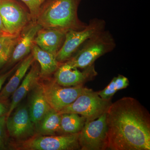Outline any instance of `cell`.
I'll return each mask as SVG.
<instances>
[{"label":"cell","mask_w":150,"mask_h":150,"mask_svg":"<svg viewBox=\"0 0 150 150\" xmlns=\"http://www.w3.org/2000/svg\"><path fill=\"white\" fill-rule=\"evenodd\" d=\"M67 31L54 28H42L35 36L34 43L56 58L64 42Z\"/></svg>","instance_id":"13"},{"label":"cell","mask_w":150,"mask_h":150,"mask_svg":"<svg viewBox=\"0 0 150 150\" xmlns=\"http://www.w3.org/2000/svg\"><path fill=\"white\" fill-rule=\"evenodd\" d=\"M82 0H47L41 6L36 22L42 28L66 30L83 29L87 23L80 20L78 10Z\"/></svg>","instance_id":"2"},{"label":"cell","mask_w":150,"mask_h":150,"mask_svg":"<svg viewBox=\"0 0 150 150\" xmlns=\"http://www.w3.org/2000/svg\"><path fill=\"white\" fill-rule=\"evenodd\" d=\"M31 91L28 109L30 119L35 125L51 108L45 98L39 80Z\"/></svg>","instance_id":"15"},{"label":"cell","mask_w":150,"mask_h":150,"mask_svg":"<svg viewBox=\"0 0 150 150\" xmlns=\"http://www.w3.org/2000/svg\"><path fill=\"white\" fill-rule=\"evenodd\" d=\"M6 101L0 100V118L4 115H6L8 111L9 107L6 103Z\"/></svg>","instance_id":"25"},{"label":"cell","mask_w":150,"mask_h":150,"mask_svg":"<svg viewBox=\"0 0 150 150\" xmlns=\"http://www.w3.org/2000/svg\"><path fill=\"white\" fill-rule=\"evenodd\" d=\"M108 149L150 150V115L138 100L125 97L107 111Z\"/></svg>","instance_id":"1"},{"label":"cell","mask_w":150,"mask_h":150,"mask_svg":"<svg viewBox=\"0 0 150 150\" xmlns=\"http://www.w3.org/2000/svg\"><path fill=\"white\" fill-rule=\"evenodd\" d=\"M115 47L113 35L109 30L105 29L86 40L65 63L78 69H84L93 64L100 57L113 51Z\"/></svg>","instance_id":"3"},{"label":"cell","mask_w":150,"mask_h":150,"mask_svg":"<svg viewBox=\"0 0 150 150\" xmlns=\"http://www.w3.org/2000/svg\"><path fill=\"white\" fill-rule=\"evenodd\" d=\"M129 85L128 78L119 74L113 78L108 85L102 90L98 92V93L103 99L111 100L118 91L126 88Z\"/></svg>","instance_id":"21"},{"label":"cell","mask_w":150,"mask_h":150,"mask_svg":"<svg viewBox=\"0 0 150 150\" xmlns=\"http://www.w3.org/2000/svg\"><path fill=\"white\" fill-rule=\"evenodd\" d=\"M31 53L40 66V77H50L62 64L57 62L55 56L43 51L35 43L32 46Z\"/></svg>","instance_id":"17"},{"label":"cell","mask_w":150,"mask_h":150,"mask_svg":"<svg viewBox=\"0 0 150 150\" xmlns=\"http://www.w3.org/2000/svg\"><path fill=\"white\" fill-rule=\"evenodd\" d=\"M39 81L48 104L58 112L74 102L81 95L92 90L83 85L63 86L50 77H40Z\"/></svg>","instance_id":"4"},{"label":"cell","mask_w":150,"mask_h":150,"mask_svg":"<svg viewBox=\"0 0 150 150\" xmlns=\"http://www.w3.org/2000/svg\"><path fill=\"white\" fill-rule=\"evenodd\" d=\"M19 38V35L0 36V70L8 63Z\"/></svg>","instance_id":"20"},{"label":"cell","mask_w":150,"mask_h":150,"mask_svg":"<svg viewBox=\"0 0 150 150\" xmlns=\"http://www.w3.org/2000/svg\"><path fill=\"white\" fill-rule=\"evenodd\" d=\"M61 114V134H72L80 133L86 122L85 117L75 113Z\"/></svg>","instance_id":"19"},{"label":"cell","mask_w":150,"mask_h":150,"mask_svg":"<svg viewBox=\"0 0 150 150\" xmlns=\"http://www.w3.org/2000/svg\"><path fill=\"white\" fill-rule=\"evenodd\" d=\"M112 103L111 100L103 99L98 92L92 89L81 95L74 102L59 112L60 114L77 113L85 117L86 122H88L107 112Z\"/></svg>","instance_id":"6"},{"label":"cell","mask_w":150,"mask_h":150,"mask_svg":"<svg viewBox=\"0 0 150 150\" xmlns=\"http://www.w3.org/2000/svg\"><path fill=\"white\" fill-rule=\"evenodd\" d=\"M19 63L20 62H19L18 64L15 65L13 68H12L10 70L8 71L6 73H5L3 74L0 75V91H1L3 85L7 79L13 73L14 71H15Z\"/></svg>","instance_id":"24"},{"label":"cell","mask_w":150,"mask_h":150,"mask_svg":"<svg viewBox=\"0 0 150 150\" xmlns=\"http://www.w3.org/2000/svg\"><path fill=\"white\" fill-rule=\"evenodd\" d=\"M27 7L33 21H36L40 8L47 0H20Z\"/></svg>","instance_id":"22"},{"label":"cell","mask_w":150,"mask_h":150,"mask_svg":"<svg viewBox=\"0 0 150 150\" xmlns=\"http://www.w3.org/2000/svg\"><path fill=\"white\" fill-rule=\"evenodd\" d=\"M107 112L98 118L86 122L79 134V142L81 150L108 149Z\"/></svg>","instance_id":"9"},{"label":"cell","mask_w":150,"mask_h":150,"mask_svg":"<svg viewBox=\"0 0 150 150\" xmlns=\"http://www.w3.org/2000/svg\"><path fill=\"white\" fill-rule=\"evenodd\" d=\"M0 33L6 34V35H10V34H8V33L7 32V30H6L1 15H0Z\"/></svg>","instance_id":"26"},{"label":"cell","mask_w":150,"mask_h":150,"mask_svg":"<svg viewBox=\"0 0 150 150\" xmlns=\"http://www.w3.org/2000/svg\"><path fill=\"white\" fill-rule=\"evenodd\" d=\"M6 118V126L9 136L17 141L23 142L36 134L34 123L30 116L28 107L20 105Z\"/></svg>","instance_id":"10"},{"label":"cell","mask_w":150,"mask_h":150,"mask_svg":"<svg viewBox=\"0 0 150 150\" xmlns=\"http://www.w3.org/2000/svg\"><path fill=\"white\" fill-rule=\"evenodd\" d=\"M32 54L30 53L20 62L15 71L14 74L10 79L8 82L0 91V100L6 101L24 79L29 68L35 62Z\"/></svg>","instance_id":"16"},{"label":"cell","mask_w":150,"mask_h":150,"mask_svg":"<svg viewBox=\"0 0 150 150\" xmlns=\"http://www.w3.org/2000/svg\"><path fill=\"white\" fill-rule=\"evenodd\" d=\"M105 26L104 20L96 18L91 20L83 29L67 31L64 42L56 56L57 62L62 64L69 60L86 40L104 30Z\"/></svg>","instance_id":"5"},{"label":"cell","mask_w":150,"mask_h":150,"mask_svg":"<svg viewBox=\"0 0 150 150\" xmlns=\"http://www.w3.org/2000/svg\"><path fill=\"white\" fill-rule=\"evenodd\" d=\"M40 77V66L38 62L35 61L31 65L29 71L26 74L21 83L12 95L11 102L6 115V118L13 112L28 93L38 82Z\"/></svg>","instance_id":"14"},{"label":"cell","mask_w":150,"mask_h":150,"mask_svg":"<svg viewBox=\"0 0 150 150\" xmlns=\"http://www.w3.org/2000/svg\"><path fill=\"white\" fill-rule=\"evenodd\" d=\"M79 134L43 136L35 135L28 139L18 142L17 149L26 150H81Z\"/></svg>","instance_id":"7"},{"label":"cell","mask_w":150,"mask_h":150,"mask_svg":"<svg viewBox=\"0 0 150 150\" xmlns=\"http://www.w3.org/2000/svg\"><path fill=\"white\" fill-rule=\"evenodd\" d=\"M61 114L51 108L35 125L37 135L43 136L62 135Z\"/></svg>","instance_id":"18"},{"label":"cell","mask_w":150,"mask_h":150,"mask_svg":"<svg viewBox=\"0 0 150 150\" xmlns=\"http://www.w3.org/2000/svg\"><path fill=\"white\" fill-rule=\"evenodd\" d=\"M83 69L81 71L78 68L71 67L65 62L61 64L54 73V79L63 86L83 85L97 75L94 64Z\"/></svg>","instance_id":"11"},{"label":"cell","mask_w":150,"mask_h":150,"mask_svg":"<svg viewBox=\"0 0 150 150\" xmlns=\"http://www.w3.org/2000/svg\"><path fill=\"white\" fill-rule=\"evenodd\" d=\"M42 28L36 21H32L23 30L8 63L9 66L20 62L31 53L35 36Z\"/></svg>","instance_id":"12"},{"label":"cell","mask_w":150,"mask_h":150,"mask_svg":"<svg viewBox=\"0 0 150 150\" xmlns=\"http://www.w3.org/2000/svg\"><path fill=\"white\" fill-rule=\"evenodd\" d=\"M0 15L9 34L19 35L32 21L27 7L17 0H0Z\"/></svg>","instance_id":"8"},{"label":"cell","mask_w":150,"mask_h":150,"mask_svg":"<svg viewBox=\"0 0 150 150\" xmlns=\"http://www.w3.org/2000/svg\"><path fill=\"white\" fill-rule=\"evenodd\" d=\"M6 35V34H3V33H0V36H2V35Z\"/></svg>","instance_id":"27"},{"label":"cell","mask_w":150,"mask_h":150,"mask_svg":"<svg viewBox=\"0 0 150 150\" xmlns=\"http://www.w3.org/2000/svg\"><path fill=\"white\" fill-rule=\"evenodd\" d=\"M6 115L0 118V149L4 146L5 127L6 126Z\"/></svg>","instance_id":"23"}]
</instances>
